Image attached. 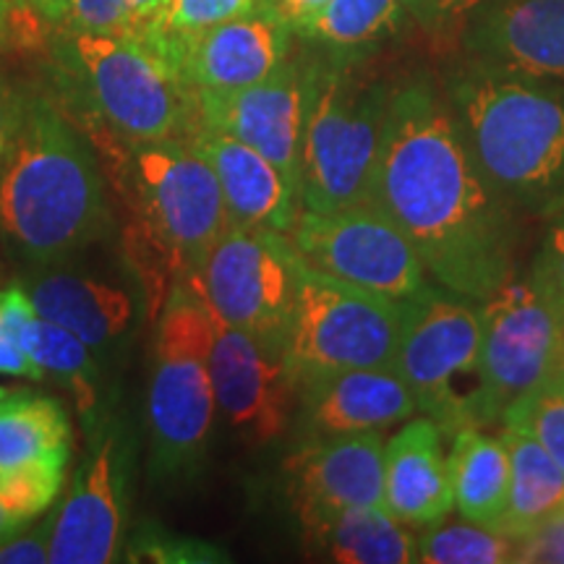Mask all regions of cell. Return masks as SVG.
<instances>
[{
  "label": "cell",
  "instance_id": "1",
  "mask_svg": "<svg viewBox=\"0 0 564 564\" xmlns=\"http://www.w3.org/2000/svg\"><path fill=\"white\" fill-rule=\"evenodd\" d=\"M371 204L405 232L432 282L484 301L514 274L518 215L491 192L426 76L394 87Z\"/></svg>",
  "mask_w": 564,
  "mask_h": 564
},
{
  "label": "cell",
  "instance_id": "2",
  "mask_svg": "<svg viewBox=\"0 0 564 564\" xmlns=\"http://www.w3.org/2000/svg\"><path fill=\"white\" fill-rule=\"evenodd\" d=\"M110 212L95 152L45 97H21L0 165V230L21 257L47 267L108 232Z\"/></svg>",
  "mask_w": 564,
  "mask_h": 564
},
{
  "label": "cell",
  "instance_id": "3",
  "mask_svg": "<svg viewBox=\"0 0 564 564\" xmlns=\"http://www.w3.org/2000/svg\"><path fill=\"white\" fill-rule=\"evenodd\" d=\"M447 100L481 178L518 217L564 209V84L474 63Z\"/></svg>",
  "mask_w": 564,
  "mask_h": 564
},
{
  "label": "cell",
  "instance_id": "4",
  "mask_svg": "<svg viewBox=\"0 0 564 564\" xmlns=\"http://www.w3.org/2000/svg\"><path fill=\"white\" fill-rule=\"evenodd\" d=\"M53 58L63 87L131 144L194 137V95L173 63L137 34L61 26Z\"/></svg>",
  "mask_w": 564,
  "mask_h": 564
},
{
  "label": "cell",
  "instance_id": "5",
  "mask_svg": "<svg viewBox=\"0 0 564 564\" xmlns=\"http://www.w3.org/2000/svg\"><path fill=\"white\" fill-rule=\"evenodd\" d=\"M358 55L314 58L301 154L303 209L335 212L371 199L373 167L398 82L364 68Z\"/></svg>",
  "mask_w": 564,
  "mask_h": 564
},
{
  "label": "cell",
  "instance_id": "6",
  "mask_svg": "<svg viewBox=\"0 0 564 564\" xmlns=\"http://www.w3.org/2000/svg\"><path fill=\"white\" fill-rule=\"evenodd\" d=\"M209 343L207 306L199 293L181 280L162 308L147 394L152 465L158 476L194 474L207 453L217 413Z\"/></svg>",
  "mask_w": 564,
  "mask_h": 564
},
{
  "label": "cell",
  "instance_id": "7",
  "mask_svg": "<svg viewBox=\"0 0 564 564\" xmlns=\"http://www.w3.org/2000/svg\"><path fill=\"white\" fill-rule=\"evenodd\" d=\"M131 167L141 232L167 270L188 280L232 225L220 181L192 139L139 141Z\"/></svg>",
  "mask_w": 564,
  "mask_h": 564
},
{
  "label": "cell",
  "instance_id": "8",
  "mask_svg": "<svg viewBox=\"0 0 564 564\" xmlns=\"http://www.w3.org/2000/svg\"><path fill=\"white\" fill-rule=\"evenodd\" d=\"M403 301L366 291L303 262L285 343L293 384L348 369H394Z\"/></svg>",
  "mask_w": 564,
  "mask_h": 564
},
{
  "label": "cell",
  "instance_id": "9",
  "mask_svg": "<svg viewBox=\"0 0 564 564\" xmlns=\"http://www.w3.org/2000/svg\"><path fill=\"white\" fill-rule=\"evenodd\" d=\"M481 348L476 364L474 426L505 419L514 400L531 392L564 358V306L533 278L512 274L489 299L478 301Z\"/></svg>",
  "mask_w": 564,
  "mask_h": 564
},
{
  "label": "cell",
  "instance_id": "10",
  "mask_svg": "<svg viewBox=\"0 0 564 564\" xmlns=\"http://www.w3.org/2000/svg\"><path fill=\"white\" fill-rule=\"evenodd\" d=\"M301 270L285 232L230 225L186 282L212 314L285 352Z\"/></svg>",
  "mask_w": 564,
  "mask_h": 564
},
{
  "label": "cell",
  "instance_id": "11",
  "mask_svg": "<svg viewBox=\"0 0 564 564\" xmlns=\"http://www.w3.org/2000/svg\"><path fill=\"white\" fill-rule=\"evenodd\" d=\"M478 348V301L465 299L440 282H429L419 293L403 299L394 369L415 398L419 413H426L442 434L453 436L457 429L470 426L468 400L457 387L465 379L476 382Z\"/></svg>",
  "mask_w": 564,
  "mask_h": 564
},
{
  "label": "cell",
  "instance_id": "12",
  "mask_svg": "<svg viewBox=\"0 0 564 564\" xmlns=\"http://www.w3.org/2000/svg\"><path fill=\"white\" fill-rule=\"evenodd\" d=\"M288 238L312 270L390 299L403 301L432 282L405 232L371 202L335 212L301 209Z\"/></svg>",
  "mask_w": 564,
  "mask_h": 564
},
{
  "label": "cell",
  "instance_id": "13",
  "mask_svg": "<svg viewBox=\"0 0 564 564\" xmlns=\"http://www.w3.org/2000/svg\"><path fill=\"white\" fill-rule=\"evenodd\" d=\"M314 58L280 63L267 79L230 95H196V131H220L264 154L301 194V154ZM194 131V133H196Z\"/></svg>",
  "mask_w": 564,
  "mask_h": 564
},
{
  "label": "cell",
  "instance_id": "14",
  "mask_svg": "<svg viewBox=\"0 0 564 564\" xmlns=\"http://www.w3.org/2000/svg\"><path fill=\"white\" fill-rule=\"evenodd\" d=\"M209 322V373L217 411L243 442L270 444L280 440L291 426L295 405V384L285 352L230 327L212 312Z\"/></svg>",
  "mask_w": 564,
  "mask_h": 564
},
{
  "label": "cell",
  "instance_id": "15",
  "mask_svg": "<svg viewBox=\"0 0 564 564\" xmlns=\"http://www.w3.org/2000/svg\"><path fill=\"white\" fill-rule=\"evenodd\" d=\"M384 447L382 432H361L303 442L288 457V491L303 531L350 507H384Z\"/></svg>",
  "mask_w": 564,
  "mask_h": 564
},
{
  "label": "cell",
  "instance_id": "16",
  "mask_svg": "<svg viewBox=\"0 0 564 564\" xmlns=\"http://www.w3.org/2000/svg\"><path fill=\"white\" fill-rule=\"evenodd\" d=\"M293 30L264 6L209 26L175 51V70L192 95L253 87L291 55Z\"/></svg>",
  "mask_w": 564,
  "mask_h": 564
},
{
  "label": "cell",
  "instance_id": "17",
  "mask_svg": "<svg viewBox=\"0 0 564 564\" xmlns=\"http://www.w3.org/2000/svg\"><path fill=\"white\" fill-rule=\"evenodd\" d=\"M303 442L384 432L419 413L398 369H348L295 384Z\"/></svg>",
  "mask_w": 564,
  "mask_h": 564
},
{
  "label": "cell",
  "instance_id": "18",
  "mask_svg": "<svg viewBox=\"0 0 564 564\" xmlns=\"http://www.w3.org/2000/svg\"><path fill=\"white\" fill-rule=\"evenodd\" d=\"M465 47L478 66L564 84V0H486Z\"/></svg>",
  "mask_w": 564,
  "mask_h": 564
},
{
  "label": "cell",
  "instance_id": "19",
  "mask_svg": "<svg viewBox=\"0 0 564 564\" xmlns=\"http://www.w3.org/2000/svg\"><path fill=\"white\" fill-rule=\"evenodd\" d=\"M123 528V457L116 434L102 436L53 520V564L118 560Z\"/></svg>",
  "mask_w": 564,
  "mask_h": 564
},
{
  "label": "cell",
  "instance_id": "20",
  "mask_svg": "<svg viewBox=\"0 0 564 564\" xmlns=\"http://www.w3.org/2000/svg\"><path fill=\"white\" fill-rule=\"evenodd\" d=\"M192 144L220 181L225 209L238 228L291 232L303 204L278 167L241 139L220 131H196Z\"/></svg>",
  "mask_w": 564,
  "mask_h": 564
},
{
  "label": "cell",
  "instance_id": "21",
  "mask_svg": "<svg viewBox=\"0 0 564 564\" xmlns=\"http://www.w3.org/2000/svg\"><path fill=\"white\" fill-rule=\"evenodd\" d=\"M384 507L405 525H434L455 510L442 429L429 419H408L384 447Z\"/></svg>",
  "mask_w": 564,
  "mask_h": 564
},
{
  "label": "cell",
  "instance_id": "22",
  "mask_svg": "<svg viewBox=\"0 0 564 564\" xmlns=\"http://www.w3.org/2000/svg\"><path fill=\"white\" fill-rule=\"evenodd\" d=\"M34 312L68 329L89 348L118 340L133 319V299L121 285L79 272H47L30 285Z\"/></svg>",
  "mask_w": 564,
  "mask_h": 564
},
{
  "label": "cell",
  "instance_id": "23",
  "mask_svg": "<svg viewBox=\"0 0 564 564\" xmlns=\"http://www.w3.org/2000/svg\"><path fill=\"white\" fill-rule=\"evenodd\" d=\"M447 465L463 520L499 531L510 497V455L502 434H484L481 426L457 429Z\"/></svg>",
  "mask_w": 564,
  "mask_h": 564
},
{
  "label": "cell",
  "instance_id": "24",
  "mask_svg": "<svg viewBox=\"0 0 564 564\" xmlns=\"http://www.w3.org/2000/svg\"><path fill=\"white\" fill-rule=\"evenodd\" d=\"M502 440L510 455V497L499 531L520 541L535 525L564 510V474L554 457L523 429L505 426Z\"/></svg>",
  "mask_w": 564,
  "mask_h": 564
},
{
  "label": "cell",
  "instance_id": "25",
  "mask_svg": "<svg viewBox=\"0 0 564 564\" xmlns=\"http://www.w3.org/2000/svg\"><path fill=\"white\" fill-rule=\"evenodd\" d=\"M306 535L343 564L419 562L413 533L384 507H350L322 520Z\"/></svg>",
  "mask_w": 564,
  "mask_h": 564
},
{
  "label": "cell",
  "instance_id": "26",
  "mask_svg": "<svg viewBox=\"0 0 564 564\" xmlns=\"http://www.w3.org/2000/svg\"><path fill=\"white\" fill-rule=\"evenodd\" d=\"M70 426L58 400L40 394L0 398V474L37 463H68Z\"/></svg>",
  "mask_w": 564,
  "mask_h": 564
},
{
  "label": "cell",
  "instance_id": "27",
  "mask_svg": "<svg viewBox=\"0 0 564 564\" xmlns=\"http://www.w3.org/2000/svg\"><path fill=\"white\" fill-rule=\"evenodd\" d=\"M405 11L403 0H329L295 34L329 53H364L392 37Z\"/></svg>",
  "mask_w": 564,
  "mask_h": 564
},
{
  "label": "cell",
  "instance_id": "28",
  "mask_svg": "<svg viewBox=\"0 0 564 564\" xmlns=\"http://www.w3.org/2000/svg\"><path fill=\"white\" fill-rule=\"evenodd\" d=\"M21 348L37 369L55 373L66 382L84 419L91 421V413L97 411V379H100V373H97V364L91 361L89 345L58 324L34 316L21 329Z\"/></svg>",
  "mask_w": 564,
  "mask_h": 564
},
{
  "label": "cell",
  "instance_id": "29",
  "mask_svg": "<svg viewBox=\"0 0 564 564\" xmlns=\"http://www.w3.org/2000/svg\"><path fill=\"white\" fill-rule=\"evenodd\" d=\"M419 562L426 564H502L514 562V541L497 528L478 523L426 525L415 539Z\"/></svg>",
  "mask_w": 564,
  "mask_h": 564
},
{
  "label": "cell",
  "instance_id": "30",
  "mask_svg": "<svg viewBox=\"0 0 564 564\" xmlns=\"http://www.w3.org/2000/svg\"><path fill=\"white\" fill-rule=\"evenodd\" d=\"M257 0H162L144 32L137 37L147 40L152 47L173 63L175 51L209 26L223 24L232 17L251 11ZM175 66V63H173ZM181 76V74H178Z\"/></svg>",
  "mask_w": 564,
  "mask_h": 564
},
{
  "label": "cell",
  "instance_id": "31",
  "mask_svg": "<svg viewBox=\"0 0 564 564\" xmlns=\"http://www.w3.org/2000/svg\"><path fill=\"white\" fill-rule=\"evenodd\" d=\"M502 423L531 434L564 474V369L554 371L531 392L514 400Z\"/></svg>",
  "mask_w": 564,
  "mask_h": 564
},
{
  "label": "cell",
  "instance_id": "32",
  "mask_svg": "<svg viewBox=\"0 0 564 564\" xmlns=\"http://www.w3.org/2000/svg\"><path fill=\"white\" fill-rule=\"evenodd\" d=\"M68 463H37L0 474V507L24 525L58 499Z\"/></svg>",
  "mask_w": 564,
  "mask_h": 564
},
{
  "label": "cell",
  "instance_id": "33",
  "mask_svg": "<svg viewBox=\"0 0 564 564\" xmlns=\"http://www.w3.org/2000/svg\"><path fill=\"white\" fill-rule=\"evenodd\" d=\"M162 0H68L63 30L141 34L150 26Z\"/></svg>",
  "mask_w": 564,
  "mask_h": 564
},
{
  "label": "cell",
  "instance_id": "34",
  "mask_svg": "<svg viewBox=\"0 0 564 564\" xmlns=\"http://www.w3.org/2000/svg\"><path fill=\"white\" fill-rule=\"evenodd\" d=\"M514 562L564 564V510L546 518L520 541H514Z\"/></svg>",
  "mask_w": 564,
  "mask_h": 564
},
{
  "label": "cell",
  "instance_id": "35",
  "mask_svg": "<svg viewBox=\"0 0 564 564\" xmlns=\"http://www.w3.org/2000/svg\"><path fill=\"white\" fill-rule=\"evenodd\" d=\"M531 274L564 306V209L552 217L544 243L533 259Z\"/></svg>",
  "mask_w": 564,
  "mask_h": 564
},
{
  "label": "cell",
  "instance_id": "36",
  "mask_svg": "<svg viewBox=\"0 0 564 564\" xmlns=\"http://www.w3.org/2000/svg\"><path fill=\"white\" fill-rule=\"evenodd\" d=\"M53 520L24 535H9L0 541V564H45L51 562Z\"/></svg>",
  "mask_w": 564,
  "mask_h": 564
},
{
  "label": "cell",
  "instance_id": "37",
  "mask_svg": "<svg viewBox=\"0 0 564 564\" xmlns=\"http://www.w3.org/2000/svg\"><path fill=\"white\" fill-rule=\"evenodd\" d=\"M0 373L24 377L32 379V382L45 379V371L32 364V358L26 356L24 348H21V340L11 333V327L3 322V316H0Z\"/></svg>",
  "mask_w": 564,
  "mask_h": 564
},
{
  "label": "cell",
  "instance_id": "38",
  "mask_svg": "<svg viewBox=\"0 0 564 564\" xmlns=\"http://www.w3.org/2000/svg\"><path fill=\"white\" fill-rule=\"evenodd\" d=\"M21 118V97L13 95V89L0 76V165L9 158L13 139H17Z\"/></svg>",
  "mask_w": 564,
  "mask_h": 564
},
{
  "label": "cell",
  "instance_id": "39",
  "mask_svg": "<svg viewBox=\"0 0 564 564\" xmlns=\"http://www.w3.org/2000/svg\"><path fill=\"white\" fill-rule=\"evenodd\" d=\"M257 3L270 9L274 17H280L295 34L306 21H312L329 0H257Z\"/></svg>",
  "mask_w": 564,
  "mask_h": 564
},
{
  "label": "cell",
  "instance_id": "40",
  "mask_svg": "<svg viewBox=\"0 0 564 564\" xmlns=\"http://www.w3.org/2000/svg\"><path fill=\"white\" fill-rule=\"evenodd\" d=\"M9 11H26L34 13L37 19L51 21V24H61L63 13L68 9V0H6Z\"/></svg>",
  "mask_w": 564,
  "mask_h": 564
},
{
  "label": "cell",
  "instance_id": "41",
  "mask_svg": "<svg viewBox=\"0 0 564 564\" xmlns=\"http://www.w3.org/2000/svg\"><path fill=\"white\" fill-rule=\"evenodd\" d=\"M486 0H434V11H436V21H447V19H465L470 17L478 6H484Z\"/></svg>",
  "mask_w": 564,
  "mask_h": 564
},
{
  "label": "cell",
  "instance_id": "42",
  "mask_svg": "<svg viewBox=\"0 0 564 564\" xmlns=\"http://www.w3.org/2000/svg\"><path fill=\"white\" fill-rule=\"evenodd\" d=\"M405 9L415 13L423 24H434L436 21V11H434V0H403Z\"/></svg>",
  "mask_w": 564,
  "mask_h": 564
},
{
  "label": "cell",
  "instance_id": "43",
  "mask_svg": "<svg viewBox=\"0 0 564 564\" xmlns=\"http://www.w3.org/2000/svg\"><path fill=\"white\" fill-rule=\"evenodd\" d=\"M17 528H21V525L11 518L9 512L3 510V507H0V541H6V539H9V535L17 533Z\"/></svg>",
  "mask_w": 564,
  "mask_h": 564
},
{
  "label": "cell",
  "instance_id": "44",
  "mask_svg": "<svg viewBox=\"0 0 564 564\" xmlns=\"http://www.w3.org/2000/svg\"><path fill=\"white\" fill-rule=\"evenodd\" d=\"M6 13H9V9H6V0H0V37H3L6 32Z\"/></svg>",
  "mask_w": 564,
  "mask_h": 564
},
{
  "label": "cell",
  "instance_id": "45",
  "mask_svg": "<svg viewBox=\"0 0 564 564\" xmlns=\"http://www.w3.org/2000/svg\"><path fill=\"white\" fill-rule=\"evenodd\" d=\"M0 398H6V390H3V387H0Z\"/></svg>",
  "mask_w": 564,
  "mask_h": 564
}]
</instances>
